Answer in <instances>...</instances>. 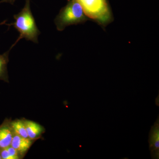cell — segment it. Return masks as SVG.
Listing matches in <instances>:
<instances>
[{
  "instance_id": "cell-4",
  "label": "cell",
  "mask_w": 159,
  "mask_h": 159,
  "mask_svg": "<svg viewBox=\"0 0 159 159\" xmlns=\"http://www.w3.org/2000/svg\"><path fill=\"white\" fill-rule=\"evenodd\" d=\"M11 119H6L0 125V149L11 145L14 133L11 125Z\"/></svg>"
},
{
  "instance_id": "cell-5",
  "label": "cell",
  "mask_w": 159,
  "mask_h": 159,
  "mask_svg": "<svg viewBox=\"0 0 159 159\" xmlns=\"http://www.w3.org/2000/svg\"><path fill=\"white\" fill-rule=\"evenodd\" d=\"M148 142L152 159L159 157V116L152 126L149 134Z\"/></svg>"
},
{
  "instance_id": "cell-11",
  "label": "cell",
  "mask_w": 159,
  "mask_h": 159,
  "mask_svg": "<svg viewBox=\"0 0 159 159\" xmlns=\"http://www.w3.org/2000/svg\"><path fill=\"white\" fill-rule=\"evenodd\" d=\"M16 1V0H2V1H0V3H9L11 5H13Z\"/></svg>"
},
{
  "instance_id": "cell-6",
  "label": "cell",
  "mask_w": 159,
  "mask_h": 159,
  "mask_svg": "<svg viewBox=\"0 0 159 159\" xmlns=\"http://www.w3.org/2000/svg\"><path fill=\"white\" fill-rule=\"evenodd\" d=\"M36 140L29 138H25L14 135L11 141V146L16 149L22 159L25 156L31 146Z\"/></svg>"
},
{
  "instance_id": "cell-3",
  "label": "cell",
  "mask_w": 159,
  "mask_h": 159,
  "mask_svg": "<svg viewBox=\"0 0 159 159\" xmlns=\"http://www.w3.org/2000/svg\"><path fill=\"white\" fill-rule=\"evenodd\" d=\"M87 17L102 25L110 21L111 16L106 0H77Z\"/></svg>"
},
{
  "instance_id": "cell-10",
  "label": "cell",
  "mask_w": 159,
  "mask_h": 159,
  "mask_svg": "<svg viewBox=\"0 0 159 159\" xmlns=\"http://www.w3.org/2000/svg\"><path fill=\"white\" fill-rule=\"evenodd\" d=\"M0 155L2 159H22L17 150L11 145L7 148L0 149Z\"/></svg>"
},
{
  "instance_id": "cell-1",
  "label": "cell",
  "mask_w": 159,
  "mask_h": 159,
  "mask_svg": "<svg viewBox=\"0 0 159 159\" xmlns=\"http://www.w3.org/2000/svg\"><path fill=\"white\" fill-rule=\"evenodd\" d=\"M14 18L15 20L14 22L9 24L3 22L0 24H4L9 27L13 26L20 33L18 38L11 46L9 50H11L22 39L25 38L27 40L31 41L38 43V37L40 34V32L38 28L35 20L31 12L30 0H26L25 5L24 8L19 13L14 15Z\"/></svg>"
},
{
  "instance_id": "cell-9",
  "label": "cell",
  "mask_w": 159,
  "mask_h": 159,
  "mask_svg": "<svg viewBox=\"0 0 159 159\" xmlns=\"http://www.w3.org/2000/svg\"><path fill=\"white\" fill-rule=\"evenodd\" d=\"M25 119H17L11 121V125L15 135L25 138H29L26 130Z\"/></svg>"
},
{
  "instance_id": "cell-8",
  "label": "cell",
  "mask_w": 159,
  "mask_h": 159,
  "mask_svg": "<svg viewBox=\"0 0 159 159\" xmlns=\"http://www.w3.org/2000/svg\"><path fill=\"white\" fill-rule=\"evenodd\" d=\"M10 50L6 51L2 54H0V80L9 83L7 65L9 62V55Z\"/></svg>"
},
{
  "instance_id": "cell-2",
  "label": "cell",
  "mask_w": 159,
  "mask_h": 159,
  "mask_svg": "<svg viewBox=\"0 0 159 159\" xmlns=\"http://www.w3.org/2000/svg\"><path fill=\"white\" fill-rule=\"evenodd\" d=\"M87 16L77 0H71L60 11L54 20L57 30L62 31L67 26L84 22Z\"/></svg>"
},
{
  "instance_id": "cell-7",
  "label": "cell",
  "mask_w": 159,
  "mask_h": 159,
  "mask_svg": "<svg viewBox=\"0 0 159 159\" xmlns=\"http://www.w3.org/2000/svg\"><path fill=\"white\" fill-rule=\"evenodd\" d=\"M26 130L29 139L37 140L40 139L43 134L44 133L45 129L43 126L37 122L25 119Z\"/></svg>"
}]
</instances>
